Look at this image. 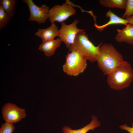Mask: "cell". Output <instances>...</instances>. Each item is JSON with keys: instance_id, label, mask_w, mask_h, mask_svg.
<instances>
[{"instance_id": "obj_1", "label": "cell", "mask_w": 133, "mask_h": 133, "mask_svg": "<svg viewBox=\"0 0 133 133\" xmlns=\"http://www.w3.org/2000/svg\"><path fill=\"white\" fill-rule=\"evenodd\" d=\"M133 80V69L127 61L123 60L108 75L107 81L110 87L121 90L129 87Z\"/></svg>"}, {"instance_id": "obj_2", "label": "cell", "mask_w": 133, "mask_h": 133, "mask_svg": "<svg viewBox=\"0 0 133 133\" xmlns=\"http://www.w3.org/2000/svg\"><path fill=\"white\" fill-rule=\"evenodd\" d=\"M124 60L122 55L109 43L100 46L97 58L98 67L104 75H108Z\"/></svg>"}, {"instance_id": "obj_3", "label": "cell", "mask_w": 133, "mask_h": 133, "mask_svg": "<svg viewBox=\"0 0 133 133\" xmlns=\"http://www.w3.org/2000/svg\"><path fill=\"white\" fill-rule=\"evenodd\" d=\"M102 43L97 46H95L89 39L88 35L83 30L77 34L73 47L69 52L76 50L87 60L93 63L96 61Z\"/></svg>"}, {"instance_id": "obj_4", "label": "cell", "mask_w": 133, "mask_h": 133, "mask_svg": "<svg viewBox=\"0 0 133 133\" xmlns=\"http://www.w3.org/2000/svg\"><path fill=\"white\" fill-rule=\"evenodd\" d=\"M66 58L63 69L68 75L77 76L83 73L86 67L87 60L76 50L68 52Z\"/></svg>"}, {"instance_id": "obj_5", "label": "cell", "mask_w": 133, "mask_h": 133, "mask_svg": "<svg viewBox=\"0 0 133 133\" xmlns=\"http://www.w3.org/2000/svg\"><path fill=\"white\" fill-rule=\"evenodd\" d=\"M73 4L66 0L62 5H55L50 9L49 18L51 23L56 21L61 23L70 16L74 15L76 12Z\"/></svg>"}, {"instance_id": "obj_6", "label": "cell", "mask_w": 133, "mask_h": 133, "mask_svg": "<svg viewBox=\"0 0 133 133\" xmlns=\"http://www.w3.org/2000/svg\"><path fill=\"white\" fill-rule=\"evenodd\" d=\"M79 22L78 19H75L71 24L67 25L64 21L61 23V27L59 29V38L65 44L69 51L73 47L77 34L83 30L77 26Z\"/></svg>"}, {"instance_id": "obj_7", "label": "cell", "mask_w": 133, "mask_h": 133, "mask_svg": "<svg viewBox=\"0 0 133 133\" xmlns=\"http://www.w3.org/2000/svg\"><path fill=\"white\" fill-rule=\"evenodd\" d=\"M22 2L27 4L29 8L30 14L29 21L41 24L45 23L49 18V7L43 4L38 6L32 0H23Z\"/></svg>"}, {"instance_id": "obj_8", "label": "cell", "mask_w": 133, "mask_h": 133, "mask_svg": "<svg viewBox=\"0 0 133 133\" xmlns=\"http://www.w3.org/2000/svg\"><path fill=\"white\" fill-rule=\"evenodd\" d=\"M2 112L3 118L5 122L12 123L18 122L26 115L24 109L10 103L5 104Z\"/></svg>"}, {"instance_id": "obj_9", "label": "cell", "mask_w": 133, "mask_h": 133, "mask_svg": "<svg viewBox=\"0 0 133 133\" xmlns=\"http://www.w3.org/2000/svg\"><path fill=\"white\" fill-rule=\"evenodd\" d=\"M48 28L45 29H39L35 34L40 38L42 42H45L54 39L56 37L59 36V29L54 22L51 23Z\"/></svg>"}, {"instance_id": "obj_10", "label": "cell", "mask_w": 133, "mask_h": 133, "mask_svg": "<svg viewBox=\"0 0 133 133\" xmlns=\"http://www.w3.org/2000/svg\"><path fill=\"white\" fill-rule=\"evenodd\" d=\"M121 29H117V33L115 39L119 43L125 42L133 45V25L128 24Z\"/></svg>"}, {"instance_id": "obj_11", "label": "cell", "mask_w": 133, "mask_h": 133, "mask_svg": "<svg viewBox=\"0 0 133 133\" xmlns=\"http://www.w3.org/2000/svg\"><path fill=\"white\" fill-rule=\"evenodd\" d=\"M92 120L91 122L84 127L80 129L73 130L68 126L63 127L62 130L63 133H87L89 131L94 130L100 126L101 124L95 115L91 116Z\"/></svg>"}, {"instance_id": "obj_12", "label": "cell", "mask_w": 133, "mask_h": 133, "mask_svg": "<svg viewBox=\"0 0 133 133\" xmlns=\"http://www.w3.org/2000/svg\"><path fill=\"white\" fill-rule=\"evenodd\" d=\"M62 42L59 38L42 42L38 49L43 51L46 56H51L54 55L56 50L60 46Z\"/></svg>"}, {"instance_id": "obj_13", "label": "cell", "mask_w": 133, "mask_h": 133, "mask_svg": "<svg viewBox=\"0 0 133 133\" xmlns=\"http://www.w3.org/2000/svg\"><path fill=\"white\" fill-rule=\"evenodd\" d=\"M106 16L110 18L109 21L106 23L101 25L94 24L96 29L100 32L102 31L105 27L111 25L121 24L126 25L128 24V21L126 19L119 17L110 10L106 13Z\"/></svg>"}, {"instance_id": "obj_14", "label": "cell", "mask_w": 133, "mask_h": 133, "mask_svg": "<svg viewBox=\"0 0 133 133\" xmlns=\"http://www.w3.org/2000/svg\"><path fill=\"white\" fill-rule=\"evenodd\" d=\"M127 0H100L102 6L110 8H117L121 9L126 8Z\"/></svg>"}, {"instance_id": "obj_15", "label": "cell", "mask_w": 133, "mask_h": 133, "mask_svg": "<svg viewBox=\"0 0 133 133\" xmlns=\"http://www.w3.org/2000/svg\"><path fill=\"white\" fill-rule=\"evenodd\" d=\"M16 0H0L1 5L5 12L11 17L14 15Z\"/></svg>"}, {"instance_id": "obj_16", "label": "cell", "mask_w": 133, "mask_h": 133, "mask_svg": "<svg viewBox=\"0 0 133 133\" xmlns=\"http://www.w3.org/2000/svg\"><path fill=\"white\" fill-rule=\"evenodd\" d=\"M11 17L5 11L2 6L0 5V30L5 27Z\"/></svg>"}, {"instance_id": "obj_17", "label": "cell", "mask_w": 133, "mask_h": 133, "mask_svg": "<svg viewBox=\"0 0 133 133\" xmlns=\"http://www.w3.org/2000/svg\"><path fill=\"white\" fill-rule=\"evenodd\" d=\"M125 12L122 16L126 19L133 16V0H127Z\"/></svg>"}, {"instance_id": "obj_18", "label": "cell", "mask_w": 133, "mask_h": 133, "mask_svg": "<svg viewBox=\"0 0 133 133\" xmlns=\"http://www.w3.org/2000/svg\"><path fill=\"white\" fill-rule=\"evenodd\" d=\"M15 128L13 123L5 122L1 126L0 133H12Z\"/></svg>"}, {"instance_id": "obj_19", "label": "cell", "mask_w": 133, "mask_h": 133, "mask_svg": "<svg viewBox=\"0 0 133 133\" xmlns=\"http://www.w3.org/2000/svg\"><path fill=\"white\" fill-rule=\"evenodd\" d=\"M132 127L127 126L126 124H124L120 125L119 128L122 129L126 131L129 133H133V122L132 124Z\"/></svg>"}, {"instance_id": "obj_20", "label": "cell", "mask_w": 133, "mask_h": 133, "mask_svg": "<svg viewBox=\"0 0 133 133\" xmlns=\"http://www.w3.org/2000/svg\"><path fill=\"white\" fill-rule=\"evenodd\" d=\"M128 21V24L133 25V16L126 19Z\"/></svg>"}]
</instances>
